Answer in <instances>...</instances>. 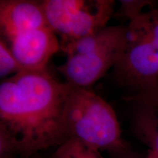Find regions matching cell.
Listing matches in <instances>:
<instances>
[{"instance_id": "cell-13", "label": "cell", "mask_w": 158, "mask_h": 158, "mask_svg": "<svg viewBox=\"0 0 158 158\" xmlns=\"http://www.w3.org/2000/svg\"><path fill=\"white\" fill-rule=\"evenodd\" d=\"M147 158H158V157L155 155V153L152 152V151H149V152H148V155H147Z\"/></svg>"}, {"instance_id": "cell-4", "label": "cell", "mask_w": 158, "mask_h": 158, "mask_svg": "<svg viewBox=\"0 0 158 158\" xmlns=\"http://www.w3.org/2000/svg\"><path fill=\"white\" fill-rule=\"evenodd\" d=\"M125 27V41L114 69L118 84L134 97L158 88V8L143 12Z\"/></svg>"}, {"instance_id": "cell-7", "label": "cell", "mask_w": 158, "mask_h": 158, "mask_svg": "<svg viewBox=\"0 0 158 158\" xmlns=\"http://www.w3.org/2000/svg\"><path fill=\"white\" fill-rule=\"evenodd\" d=\"M131 127L138 139L158 157V108L134 102Z\"/></svg>"}, {"instance_id": "cell-11", "label": "cell", "mask_w": 158, "mask_h": 158, "mask_svg": "<svg viewBox=\"0 0 158 158\" xmlns=\"http://www.w3.org/2000/svg\"><path fill=\"white\" fill-rule=\"evenodd\" d=\"M128 98L133 102L148 104L158 108V88L140 95L129 97Z\"/></svg>"}, {"instance_id": "cell-6", "label": "cell", "mask_w": 158, "mask_h": 158, "mask_svg": "<svg viewBox=\"0 0 158 158\" xmlns=\"http://www.w3.org/2000/svg\"><path fill=\"white\" fill-rule=\"evenodd\" d=\"M48 22L60 37V46L108 27L114 15L113 0H45Z\"/></svg>"}, {"instance_id": "cell-12", "label": "cell", "mask_w": 158, "mask_h": 158, "mask_svg": "<svg viewBox=\"0 0 158 158\" xmlns=\"http://www.w3.org/2000/svg\"><path fill=\"white\" fill-rule=\"evenodd\" d=\"M111 158H142L139 155L132 151L130 148L120 152L114 154V155H110Z\"/></svg>"}, {"instance_id": "cell-5", "label": "cell", "mask_w": 158, "mask_h": 158, "mask_svg": "<svg viewBox=\"0 0 158 158\" xmlns=\"http://www.w3.org/2000/svg\"><path fill=\"white\" fill-rule=\"evenodd\" d=\"M125 35V26H108L94 34L61 45L66 60L57 70L68 84L89 89L110 68H114L123 48Z\"/></svg>"}, {"instance_id": "cell-1", "label": "cell", "mask_w": 158, "mask_h": 158, "mask_svg": "<svg viewBox=\"0 0 158 158\" xmlns=\"http://www.w3.org/2000/svg\"><path fill=\"white\" fill-rule=\"evenodd\" d=\"M70 85L47 70H21L0 85V158H30L69 138L64 107Z\"/></svg>"}, {"instance_id": "cell-2", "label": "cell", "mask_w": 158, "mask_h": 158, "mask_svg": "<svg viewBox=\"0 0 158 158\" xmlns=\"http://www.w3.org/2000/svg\"><path fill=\"white\" fill-rule=\"evenodd\" d=\"M0 29L22 70L46 69L60 50V41L47 20L43 2L2 0Z\"/></svg>"}, {"instance_id": "cell-3", "label": "cell", "mask_w": 158, "mask_h": 158, "mask_svg": "<svg viewBox=\"0 0 158 158\" xmlns=\"http://www.w3.org/2000/svg\"><path fill=\"white\" fill-rule=\"evenodd\" d=\"M64 122L69 138L98 151L104 150L112 155L129 148L122 138L115 110L89 89L70 85L64 103Z\"/></svg>"}, {"instance_id": "cell-14", "label": "cell", "mask_w": 158, "mask_h": 158, "mask_svg": "<svg viewBox=\"0 0 158 158\" xmlns=\"http://www.w3.org/2000/svg\"><path fill=\"white\" fill-rule=\"evenodd\" d=\"M30 158H32V157H30Z\"/></svg>"}, {"instance_id": "cell-9", "label": "cell", "mask_w": 158, "mask_h": 158, "mask_svg": "<svg viewBox=\"0 0 158 158\" xmlns=\"http://www.w3.org/2000/svg\"><path fill=\"white\" fill-rule=\"evenodd\" d=\"M22 70L7 43L0 40V78L3 81Z\"/></svg>"}, {"instance_id": "cell-8", "label": "cell", "mask_w": 158, "mask_h": 158, "mask_svg": "<svg viewBox=\"0 0 158 158\" xmlns=\"http://www.w3.org/2000/svg\"><path fill=\"white\" fill-rule=\"evenodd\" d=\"M51 158H103L100 151L70 138L56 147Z\"/></svg>"}, {"instance_id": "cell-10", "label": "cell", "mask_w": 158, "mask_h": 158, "mask_svg": "<svg viewBox=\"0 0 158 158\" xmlns=\"http://www.w3.org/2000/svg\"><path fill=\"white\" fill-rule=\"evenodd\" d=\"M155 2L149 0H123L120 1V7L115 15L127 20L128 22L143 13L145 7H154Z\"/></svg>"}]
</instances>
